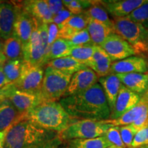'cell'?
I'll return each instance as SVG.
<instances>
[{
    "label": "cell",
    "mask_w": 148,
    "mask_h": 148,
    "mask_svg": "<svg viewBox=\"0 0 148 148\" xmlns=\"http://www.w3.org/2000/svg\"><path fill=\"white\" fill-rule=\"evenodd\" d=\"M60 103L73 119L103 121L110 116V107L99 83L80 93L64 97Z\"/></svg>",
    "instance_id": "obj_1"
},
{
    "label": "cell",
    "mask_w": 148,
    "mask_h": 148,
    "mask_svg": "<svg viewBox=\"0 0 148 148\" xmlns=\"http://www.w3.org/2000/svg\"><path fill=\"white\" fill-rule=\"evenodd\" d=\"M58 134L26 119L25 113L10 126L5 137L4 148H30L52 140Z\"/></svg>",
    "instance_id": "obj_2"
},
{
    "label": "cell",
    "mask_w": 148,
    "mask_h": 148,
    "mask_svg": "<svg viewBox=\"0 0 148 148\" xmlns=\"http://www.w3.org/2000/svg\"><path fill=\"white\" fill-rule=\"evenodd\" d=\"M25 118L42 128L60 134L73 119L60 102L43 101L25 112Z\"/></svg>",
    "instance_id": "obj_3"
},
{
    "label": "cell",
    "mask_w": 148,
    "mask_h": 148,
    "mask_svg": "<svg viewBox=\"0 0 148 148\" xmlns=\"http://www.w3.org/2000/svg\"><path fill=\"white\" fill-rule=\"evenodd\" d=\"M113 31L134 48L136 54H148V29L127 17L114 18Z\"/></svg>",
    "instance_id": "obj_4"
},
{
    "label": "cell",
    "mask_w": 148,
    "mask_h": 148,
    "mask_svg": "<svg viewBox=\"0 0 148 148\" xmlns=\"http://www.w3.org/2000/svg\"><path fill=\"white\" fill-rule=\"evenodd\" d=\"M72 75L47 66L40 95L43 101L57 102L64 97Z\"/></svg>",
    "instance_id": "obj_5"
},
{
    "label": "cell",
    "mask_w": 148,
    "mask_h": 148,
    "mask_svg": "<svg viewBox=\"0 0 148 148\" xmlns=\"http://www.w3.org/2000/svg\"><path fill=\"white\" fill-rule=\"evenodd\" d=\"M112 125L103 123L102 121L90 119L77 120L59 134L61 140L89 139L103 136Z\"/></svg>",
    "instance_id": "obj_6"
},
{
    "label": "cell",
    "mask_w": 148,
    "mask_h": 148,
    "mask_svg": "<svg viewBox=\"0 0 148 148\" xmlns=\"http://www.w3.org/2000/svg\"><path fill=\"white\" fill-rule=\"evenodd\" d=\"M0 99L8 100L21 114L25 113L43 102L40 94L31 93L18 89L13 83L1 88Z\"/></svg>",
    "instance_id": "obj_7"
},
{
    "label": "cell",
    "mask_w": 148,
    "mask_h": 148,
    "mask_svg": "<svg viewBox=\"0 0 148 148\" xmlns=\"http://www.w3.org/2000/svg\"><path fill=\"white\" fill-rule=\"evenodd\" d=\"M45 71L41 66L23 61L18 79L13 84L18 89L34 94H40Z\"/></svg>",
    "instance_id": "obj_8"
},
{
    "label": "cell",
    "mask_w": 148,
    "mask_h": 148,
    "mask_svg": "<svg viewBox=\"0 0 148 148\" xmlns=\"http://www.w3.org/2000/svg\"><path fill=\"white\" fill-rule=\"evenodd\" d=\"M100 47L114 62L136 55L134 48L121 36L114 32L107 37Z\"/></svg>",
    "instance_id": "obj_9"
},
{
    "label": "cell",
    "mask_w": 148,
    "mask_h": 148,
    "mask_svg": "<svg viewBox=\"0 0 148 148\" xmlns=\"http://www.w3.org/2000/svg\"><path fill=\"white\" fill-rule=\"evenodd\" d=\"M39 23L34 18V25L30 40L23 47V60L34 65L44 66L45 58V51L40 40Z\"/></svg>",
    "instance_id": "obj_10"
},
{
    "label": "cell",
    "mask_w": 148,
    "mask_h": 148,
    "mask_svg": "<svg viewBox=\"0 0 148 148\" xmlns=\"http://www.w3.org/2000/svg\"><path fill=\"white\" fill-rule=\"evenodd\" d=\"M99 78L95 72L88 67L76 72L72 75L64 97L80 93L89 89L97 84Z\"/></svg>",
    "instance_id": "obj_11"
},
{
    "label": "cell",
    "mask_w": 148,
    "mask_h": 148,
    "mask_svg": "<svg viewBox=\"0 0 148 148\" xmlns=\"http://www.w3.org/2000/svg\"><path fill=\"white\" fill-rule=\"evenodd\" d=\"M142 95L132 91L122 85L116 98L109 119H116L136 106L141 99Z\"/></svg>",
    "instance_id": "obj_12"
},
{
    "label": "cell",
    "mask_w": 148,
    "mask_h": 148,
    "mask_svg": "<svg viewBox=\"0 0 148 148\" xmlns=\"http://www.w3.org/2000/svg\"><path fill=\"white\" fill-rule=\"evenodd\" d=\"M14 3L22 10L28 12L39 23H52L53 16L49 10L47 0L14 1Z\"/></svg>",
    "instance_id": "obj_13"
},
{
    "label": "cell",
    "mask_w": 148,
    "mask_h": 148,
    "mask_svg": "<svg viewBox=\"0 0 148 148\" xmlns=\"http://www.w3.org/2000/svg\"><path fill=\"white\" fill-rule=\"evenodd\" d=\"M147 0H106L99 3L114 18L126 17Z\"/></svg>",
    "instance_id": "obj_14"
},
{
    "label": "cell",
    "mask_w": 148,
    "mask_h": 148,
    "mask_svg": "<svg viewBox=\"0 0 148 148\" xmlns=\"http://www.w3.org/2000/svg\"><path fill=\"white\" fill-rule=\"evenodd\" d=\"M18 11L13 3L0 1V38L2 40L13 34Z\"/></svg>",
    "instance_id": "obj_15"
},
{
    "label": "cell",
    "mask_w": 148,
    "mask_h": 148,
    "mask_svg": "<svg viewBox=\"0 0 148 148\" xmlns=\"http://www.w3.org/2000/svg\"><path fill=\"white\" fill-rule=\"evenodd\" d=\"M147 71L148 64L145 59L140 56H132L112 63L110 73H146Z\"/></svg>",
    "instance_id": "obj_16"
},
{
    "label": "cell",
    "mask_w": 148,
    "mask_h": 148,
    "mask_svg": "<svg viewBox=\"0 0 148 148\" xmlns=\"http://www.w3.org/2000/svg\"><path fill=\"white\" fill-rule=\"evenodd\" d=\"M18 8V14L14 25V34L21 40L23 47L30 40L34 25V18L28 12L20 8L15 3H13Z\"/></svg>",
    "instance_id": "obj_17"
},
{
    "label": "cell",
    "mask_w": 148,
    "mask_h": 148,
    "mask_svg": "<svg viewBox=\"0 0 148 148\" xmlns=\"http://www.w3.org/2000/svg\"><path fill=\"white\" fill-rule=\"evenodd\" d=\"M148 111V97L147 93L142 96L136 106L116 119L103 120V122L112 126H123L132 124L142 114Z\"/></svg>",
    "instance_id": "obj_18"
},
{
    "label": "cell",
    "mask_w": 148,
    "mask_h": 148,
    "mask_svg": "<svg viewBox=\"0 0 148 148\" xmlns=\"http://www.w3.org/2000/svg\"><path fill=\"white\" fill-rule=\"evenodd\" d=\"M112 62L108 53L100 46L96 45L91 59L86 62V65L95 71L98 77H101L110 74Z\"/></svg>",
    "instance_id": "obj_19"
},
{
    "label": "cell",
    "mask_w": 148,
    "mask_h": 148,
    "mask_svg": "<svg viewBox=\"0 0 148 148\" xmlns=\"http://www.w3.org/2000/svg\"><path fill=\"white\" fill-rule=\"evenodd\" d=\"M122 84L132 91L143 96L148 90V73L116 74Z\"/></svg>",
    "instance_id": "obj_20"
},
{
    "label": "cell",
    "mask_w": 148,
    "mask_h": 148,
    "mask_svg": "<svg viewBox=\"0 0 148 148\" xmlns=\"http://www.w3.org/2000/svg\"><path fill=\"white\" fill-rule=\"evenodd\" d=\"M98 81L103 88L110 111H112L115 105L120 88L123 84L116 75L112 73L99 77Z\"/></svg>",
    "instance_id": "obj_21"
},
{
    "label": "cell",
    "mask_w": 148,
    "mask_h": 148,
    "mask_svg": "<svg viewBox=\"0 0 148 148\" xmlns=\"http://www.w3.org/2000/svg\"><path fill=\"white\" fill-rule=\"evenodd\" d=\"M25 113L21 114L7 99H0V132L11 126Z\"/></svg>",
    "instance_id": "obj_22"
},
{
    "label": "cell",
    "mask_w": 148,
    "mask_h": 148,
    "mask_svg": "<svg viewBox=\"0 0 148 148\" xmlns=\"http://www.w3.org/2000/svg\"><path fill=\"white\" fill-rule=\"evenodd\" d=\"M87 28L90 39L94 45L100 46L109 35L113 33V29L100 22L88 18Z\"/></svg>",
    "instance_id": "obj_23"
},
{
    "label": "cell",
    "mask_w": 148,
    "mask_h": 148,
    "mask_svg": "<svg viewBox=\"0 0 148 148\" xmlns=\"http://www.w3.org/2000/svg\"><path fill=\"white\" fill-rule=\"evenodd\" d=\"M47 66H51L64 73L71 74L73 75L76 72L88 67L84 64L79 62L71 56L63 57L49 61Z\"/></svg>",
    "instance_id": "obj_24"
},
{
    "label": "cell",
    "mask_w": 148,
    "mask_h": 148,
    "mask_svg": "<svg viewBox=\"0 0 148 148\" xmlns=\"http://www.w3.org/2000/svg\"><path fill=\"white\" fill-rule=\"evenodd\" d=\"M2 53L8 60H23V44L14 33L3 41Z\"/></svg>",
    "instance_id": "obj_25"
},
{
    "label": "cell",
    "mask_w": 148,
    "mask_h": 148,
    "mask_svg": "<svg viewBox=\"0 0 148 148\" xmlns=\"http://www.w3.org/2000/svg\"><path fill=\"white\" fill-rule=\"evenodd\" d=\"M73 47V45L70 43L69 40L62 38H57L51 45L49 52L44 61V65H47L49 61L55 59L69 56Z\"/></svg>",
    "instance_id": "obj_26"
},
{
    "label": "cell",
    "mask_w": 148,
    "mask_h": 148,
    "mask_svg": "<svg viewBox=\"0 0 148 148\" xmlns=\"http://www.w3.org/2000/svg\"><path fill=\"white\" fill-rule=\"evenodd\" d=\"M83 14L88 18L105 24L107 26L113 29V21H111L108 15V12L99 3V1H96L95 4L85 10Z\"/></svg>",
    "instance_id": "obj_27"
},
{
    "label": "cell",
    "mask_w": 148,
    "mask_h": 148,
    "mask_svg": "<svg viewBox=\"0 0 148 148\" xmlns=\"http://www.w3.org/2000/svg\"><path fill=\"white\" fill-rule=\"evenodd\" d=\"M112 146L104 136L89 139H73L69 140L68 148H106Z\"/></svg>",
    "instance_id": "obj_28"
},
{
    "label": "cell",
    "mask_w": 148,
    "mask_h": 148,
    "mask_svg": "<svg viewBox=\"0 0 148 148\" xmlns=\"http://www.w3.org/2000/svg\"><path fill=\"white\" fill-rule=\"evenodd\" d=\"M95 47L96 45L93 43L75 46L72 49L69 56L86 65V62L91 59L95 51Z\"/></svg>",
    "instance_id": "obj_29"
},
{
    "label": "cell",
    "mask_w": 148,
    "mask_h": 148,
    "mask_svg": "<svg viewBox=\"0 0 148 148\" xmlns=\"http://www.w3.org/2000/svg\"><path fill=\"white\" fill-rule=\"evenodd\" d=\"M23 60H7L3 64V70L10 83L15 82L20 76Z\"/></svg>",
    "instance_id": "obj_30"
},
{
    "label": "cell",
    "mask_w": 148,
    "mask_h": 148,
    "mask_svg": "<svg viewBox=\"0 0 148 148\" xmlns=\"http://www.w3.org/2000/svg\"><path fill=\"white\" fill-rule=\"evenodd\" d=\"M94 1H82V0H64L62 3L66 8L73 14H81L90 6L95 4Z\"/></svg>",
    "instance_id": "obj_31"
},
{
    "label": "cell",
    "mask_w": 148,
    "mask_h": 148,
    "mask_svg": "<svg viewBox=\"0 0 148 148\" xmlns=\"http://www.w3.org/2000/svg\"><path fill=\"white\" fill-rule=\"evenodd\" d=\"M126 17L148 29V0Z\"/></svg>",
    "instance_id": "obj_32"
},
{
    "label": "cell",
    "mask_w": 148,
    "mask_h": 148,
    "mask_svg": "<svg viewBox=\"0 0 148 148\" xmlns=\"http://www.w3.org/2000/svg\"><path fill=\"white\" fill-rule=\"evenodd\" d=\"M88 18L84 14H73L71 17L68 18L64 23L62 24V26H66L70 29H73L75 32H79L87 27ZM60 27V28H61Z\"/></svg>",
    "instance_id": "obj_33"
},
{
    "label": "cell",
    "mask_w": 148,
    "mask_h": 148,
    "mask_svg": "<svg viewBox=\"0 0 148 148\" xmlns=\"http://www.w3.org/2000/svg\"><path fill=\"white\" fill-rule=\"evenodd\" d=\"M103 136L112 145L122 148H127L122 140L119 126L111 127L106 131Z\"/></svg>",
    "instance_id": "obj_34"
},
{
    "label": "cell",
    "mask_w": 148,
    "mask_h": 148,
    "mask_svg": "<svg viewBox=\"0 0 148 148\" xmlns=\"http://www.w3.org/2000/svg\"><path fill=\"white\" fill-rule=\"evenodd\" d=\"M67 40H69L73 47L92 43L87 28L75 32Z\"/></svg>",
    "instance_id": "obj_35"
},
{
    "label": "cell",
    "mask_w": 148,
    "mask_h": 148,
    "mask_svg": "<svg viewBox=\"0 0 148 148\" xmlns=\"http://www.w3.org/2000/svg\"><path fill=\"white\" fill-rule=\"evenodd\" d=\"M119 131L125 146L127 148H130L135 135L138 131L132 125L120 126Z\"/></svg>",
    "instance_id": "obj_36"
},
{
    "label": "cell",
    "mask_w": 148,
    "mask_h": 148,
    "mask_svg": "<svg viewBox=\"0 0 148 148\" xmlns=\"http://www.w3.org/2000/svg\"><path fill=\"white\" fill-rule=\"evenodd\" d=\"M143 145H148V125L138 131L130 148H139Z\"/></svg>",
    "instance_id": "obj_37"
},
{
    "label": "cell",
    "mask_w": 148,
    "mask_h": 148,
    "mask_svg": "<svg viewBox=\"0 0 148 148\" xmlns=\"http://www.w3.org/2000/svg\"><path fill=\"white\" fill-rule=\"evenodd\" d=\"M40 38L41 42L43 45L45 51V58L49 51V45H48V24L47 23H39L38 26ZM45 61V60H44Z\"/></svg>",
    "instance_id": "obj_38"
},
{
    "label": "cell",
    "mask_w": 148,
    "mask_h": 148,
    "mask_svg": "<svg viewBox=\"0 0 148 148\" xmlns=\"http://www.w3.org/2000/svg\"><path fill=\"white\" fill-rule=\"evenodd\" d=\"M72 15H73V14H72L70 11L68 10L67 9L64 8L63 10H61L58 14L53 16L52 23H55L56 25H58V28L60 29V27H62V24H63L68 18L71 17Z\"/></svg>",
    "instance_id": "obj_39"
},
{
    "label": "cell",
    "mask_w": 148,
    "mask_h": 148,
    "mask_svg": "<svg viewBox=\"0 0 148 148\" xmlns=\"http://www.w3.org/2000/svg\"><path fill=\"white\" fill-rule=\"evenodd\" d=\"M59 28L58 25L53 23L48 24V45L50 49L51 45L57 38H58Z\"/></svg>",
    "instance_id": "obj_40"
},
{
    "label": "cell",
    "mask_w": 148,
    "mask_h": 148,
    "mask_svg": "<svg viewBox=\"0 0 148 148\" xmlns=\"http://www.w3.org/2000/svg\"><path fill=\"white\" fill-rule=\"evenodd\" d=\"M47 3L49 5V10L53 16L58 14L61 10L64 8V5L62 3V1L58 0H47Z\"/></svg>",
    "instance_id": "obj_41"
},
{
    "label": "cell",
    "mask_w": 148,
    "mask_h": 148,
    "mask_svg": "<svg viewBox=\"0 0 148 148\" xmlns=\"http://www.w3.org/2000/svg\"><path fill=\"white\" fill-rule=\"evenodd\" d=\"M62 140L59 136V134L56 137L53 138V139L49 140V141L46 142L45 143L40 144L39 145L34 146V147L30 148H58L60 146L62 145Z\"/></svg>",
    "instance_id": "obj_42"
},
{
    "label": "cell",
    "mask_w": 148,
    "mask_h": 148,
    "mask_svg": "<svg viewBox=\"0 0 148 148\" xmlns=\"http://www.w3.org/2000/svg\"><path fill=\"white\" fill-rule=\"evenodd\" d=\"M10 84H12V83H10V81L7 79L6 76H5L4 72H3L2 65L1 66H0V89L5 87V86H8Z\"/></svg>",
    "instance_id": "obj_43"
},
{
    "label": "cell",
    "mask_w": 148,
    "mask_h": 148,
    "mask_svg": "<svg viewBox=\"0 0 148 148\" xmlns=\"http://www.w3.org/2000/svg\"><path fill=\"white\" fill-rule=\"evenodd\" d=\"M10 127V126L5 129V130L2 131V132H0V148H4L5 147V137H6L7 133H8Z\"/></svg>",
    "instance_id": "obj_44"
},
{
    "label": "cell",
    "mask_w": 148,
    "mask_h": 148,
    "mask_svg": "<svg viewBox=\"0 0 148 148\" xmlns=\"http://www.w3.org/2000/svg\"><path fill=\"white\" fill-rule=\"evenodd\" d=\"M7 60H8L5 58V56L3 54V53H0V66L3 65V64H4Z\"/></svg>",
    "instance_id": "obj_45"
},
{
    "label": "cell",
    "mask_w": 148,
    "mask_h": 148,
    "mask_svg": "<svg viewBox=\"0 0 148 148\" xmlns=\"http://www.w3.org/2000/svg\"><path fill=\"white\" fill-rule=\"evenodd\" d=\"M3 45V42L2 41V39L0 38V53H2Z\"/></svg>",
    "instance_id": "obj_46"
},
{
    "label": "cell",
    "mask_w": 148,
    "mask_h": 148,
    "mask_svg": "<svg viewBox=\"0 0 148 148\" xmlns=\"http://www.w3.org/2000/svg\"><path fill=\"white\" fill-rule=\"evenodd\" d=\"M106 148H122V147H116V146L112 145V146H110V147H106Z\"/></svg>",
    "instance_id": "obj_47"
},
{
    "label": "cell",
    "mask_w": 148,
    "mask_h": 148,
    "mask_svg": "<svg viewBox=\"0 0 148 148\" xmlns=\"http://www.w3.org/2000/svg\"><path fill=\"white\" fill-rule=\"evenodd\" d=\"M139 148H148V145H143Z\"/></svg>",
    "instance_id": "obj_48"
},
{
    "label": "cell",
    "mask_w": 148,
    "mask_h": 148,
    "mask_svg": "<svg viewBox=\"0 0 148 148\" xmlns=\"http://www.w3.org/2000/svg\"><path fill=\"white\" fill-rule=\"evenodd\" d=\"M58 148H68L67 146H65V147H61V145Z\"/></svg>",
    "instance_id": "obj_49"
},
{
    "label": "cell",
    "mask_w": 148,
    "mask_h": 148,
    "mask_svg": "<svg viewBox=\"0 0 148 148\" xmlns=\"http://www.w3.org/2000/svg\"><path fill=\"white\" fill-rule=\"evenodd\" d=\"M146 93H147V97H148V90H147V92H146Z\"/></svg>",
    "instance_id": "obj_50"
},
{
    "label": "cell",
    "mask_w": 148,
    "mask_h": 148,
    "mask_svg": "<svg viewBox=\"0 0 148 148\" xmlns=\"http://www.w3.org/2000/svg\"><path fill=\"white\" fill-rule=\"evenodd\" d=\"M1 89H0V95H1Z\"/></svg>",
    "instance_id": "obj_51"
},
{
    "label": "cell",
    "mask_w": 148,
    "mask_h": 148,
    "mask_svg": "<svg viewBox=\"0 0 148 148\" xmlns=\"http://www.w3.org/2000/svg\"><path fill=\"white\" fill-rule=\"evenodd\" d=\"M147 64H148V63H147Z\"/></svg>",
    "instance_id": "obj_52"
}]
</instances>
